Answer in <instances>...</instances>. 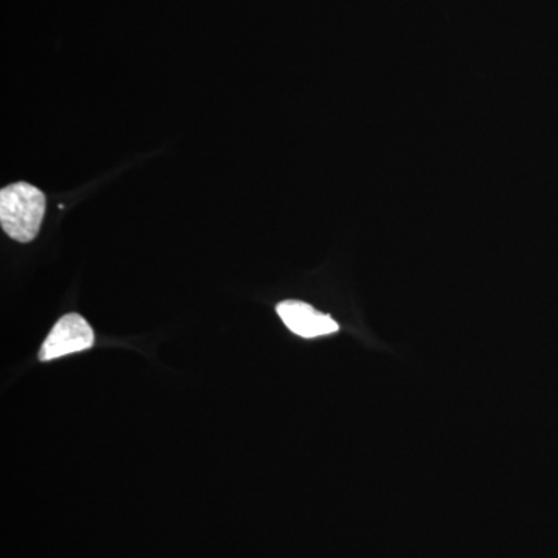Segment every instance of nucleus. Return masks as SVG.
<instances>
[{
	"mask_svg": "<svg viewBox=\"0 0 558 558\" xmlns=\"http://www.w3.org/2000/svg\"><path fill=\"white\" fill-rule=\"evenodd\" d=\"M95 333L89 323L78 314L64 315L53 326L49 337L40 348V362L64 357L94 347Z\"/></svg>",
	"mask_w": 558,
	"mask_h": 558,
	"instance_id": "nucleus-2",
	"label": "nucleus"
},
{
	"mask_svg": "<svg viewBox=\"0 0 558 558\" xmlns=\"http://www.w3.org/2000/svg\"><path fill=\"white\" fill-rule=\"evenodd\" d=\"M279 318L293 333L304 339L329 336L339 330V323L329 315L322 314L303 301H282L277 306Z\"/></svg>",
	"mask_w": 558,
	"mask_h": 558,
	"instance_id": "nucleus-3",
	"label": "nucleus"
},
{
	"mask_svg": "<svg viewBox=\"0 0 558 558\" xmlns=\"http://www.w3.org/2000/svg\"><path fill=\"white\" fill-rule=\"evenodd\" d=\"M46 196L31 183L17 182L0 190V226L11 240L27 244L38 236L46 215Z\"/></svg>",
	"mask_w": 558,
	"mask_h": 558,
	"instance_id": "nucleus-1",
	"label": "nucleus"
}]
</instances>
